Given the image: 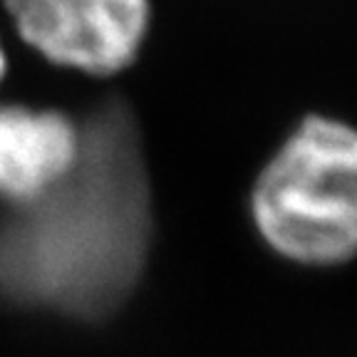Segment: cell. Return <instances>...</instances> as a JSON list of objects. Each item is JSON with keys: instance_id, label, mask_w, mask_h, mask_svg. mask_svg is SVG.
<instances>
[{"instance_id": "6da1fadb", "label": "cell", "mask_w": 357, "mask_h": 357, "mask_svg": "<svg viewBox=\"0 0 357 357\" xmlns=\"http://www.w3.org/2000/svg\"><path fill=\"white\" fill-rule=\"evenodd\" d=\"M151 241V196L134 112L119 97L84 122L60 184L0 223V296L102 320L132 296Z\"/></svg>"}, {"instance_id": "7a4b0ae2", "label": "cell", "mask_w": 357, "mask_h": 357, "mask_svg": "<svg viewBox=\"0 0 357 357\" xmlns=\"http://www.w3.org/2000/svg\"><path fill=\"white\" fill-rule=\"evenodd\" d=\"M357 139L347 124L307 117L266 164L251 196L256 229L275 253L337 266L357 243Z\"/></svg>"}, {"instance_id": "5b68a950", "label": "cell", "mask_w": 357, "mask_h": 357, "mask_svg": "<svg viewBox=\"0 0 357 357\" xmlns=\"http://www.w3.org/2000/svg\"><path fill=\"white\" fill-rule=\"evenodd\" d=\"M6 73V55H3V47H0V77Z\"/></svg>"}, {"instance_id": "277c9868", "label": "cell", "mask_w": 357, "mask_h": 357, "mask_svg": "<svg viewBox=\"0 0 357 357\" xmlns=\"http://www.w3.org/2000/svg\"><path fill=\"white\" fill-rule=\"evenodd\" d=\"M79 151V132L55 109L0 107V196L30 204L60 184Z\"/></svg>"}, {"instance_id": "3957f363", "label": "cell", "mask_w": 357, "mask_h": 357, "mask_svg": "<svg viewBox=\"0 0 357 357\" xmlns=\"http://www.w3.org/2000/svg\"><path fill=\"white\" fill-rule=\"evenodd\" d=\"M22 40L50 62L114 75L139 55L149 0H3Z\"/></svg>"}]
</instances>
